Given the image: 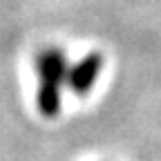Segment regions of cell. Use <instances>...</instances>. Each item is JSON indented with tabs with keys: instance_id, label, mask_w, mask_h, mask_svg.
<instances>
[{
	"instance_id": "cell-1",
	"label": "cell",
	"mask_w": 161,
	"mask_h": 161,
	"mask_svg": "<svg viewBox=\"0 0 161 161\" xmlns=\"http://www.w3.org/2000/svg\"><path fill=\"white\" fill-rule=\"evenodd\" d=\"M36 78H38V92H36V105L38 112L45 119H54L63 105V92L67 87V72L69 63L63 49L47 47L36 56Z\"/></svg>"
},
{
	"instance_id": "cell-2",
	"label": "cell",
	"mask_w": 161,
	"mask_h": 161,
	"mask_svg": "<svg viewBox=\"0 0 161 161\" xmlns=\"http://www.w3.org/2000/svg\"><path fill=\"white\" fill-rule=\"evenodd\" d=\"M103 69V56L98 52H92L87 56H83L78 63L69 65L67 72V90H72L76 96H85L92 92V87L96 85V80Z\"/></svg>"
}]
</instances>
